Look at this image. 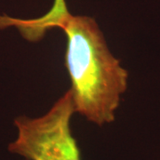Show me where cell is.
Returning a JSON list of instances; mask_svg holds the SVG:
<instances>
[{"instance_id": "6da1fadb", "label": "cell", "mask_w": 160, "mask_h": 160, "mask_svg": "<svg viewBox=\"0 0 160 160\" xmlns=\"http://www.w3.org/2000/svg\"><path fill=\"white\" fill-rule=\"evenodd\" d=\"M11 26L29 41H38L52 28L62 29L67 38L65 65L76 112L98 126L114 121L121 94L127 88L128 72L110 52L92 18L74 16L64 0H54L50 11L40 18L0 15V29Z\"/></svg>"}, {"instance_id": "7a4b0ae2", "label": "cell", "mask_w": 160, "mask_h": 160, "mask_svg": "<svg viewBox=\"0 0 160 160\" xmlns=\"http://www.w3.org/2000/svg\"><path fill=\"white\" fill-rule=\"evenodd\" d=\"M76 112L69 89L42 117H20L14 120L18 135L8 149L26 160H82L70 129Z\"/></svg>"}]
</instances>
